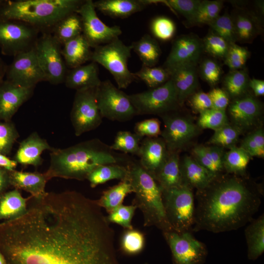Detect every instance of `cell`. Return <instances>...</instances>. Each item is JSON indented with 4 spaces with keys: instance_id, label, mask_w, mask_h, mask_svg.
Listing matches in <instances>:
<instances>
[{
    "instance_id": "d6a6232c",
    "label": "cell",
    "mask_w": 264,
    "mask_h": 264,
    "mask_svg": "<svg viewBox=\"0 0 264 264\" xmlns=\"http://www.w3.org/2000/svg\"><path fill=\"white\" fill-rule=\"evenodd\" d=\"M51 34L63 45L82 34V23L80 15L72 13L61 20L54 27Z\"/></svg>"
},
{
    "instance_id": "ac0fdd59",
    "label": "cell",
    "mask_w": 264,
    "mask_h": 264,
    "mask_svg": "<svg viewBox=\"0 0 264 264\" xmlns=\"http://www.w3.org/2000/svg\"><path fill=\"white\" fill-rule=\"evenodd\" d=\"M262 111L261 102L249 94L234 99L228 105V113L232 124L242 132L255 125Z\"/></svg>"
},
{
    "instance_id": "003e7915",
    "label": "cell",
    "mask_w": 264,
    "mask_h": 264,
    "mask_svg": "<svg viewBox=\"0 0 264 264\" xmlns=\"http://www.w3.org/2000/svg\"><path fill=\"white\" fill-rule=\"evenodd\" d=\"M143 264H148L147 263H143Z\"/></svg>"
},
{
    "instance_id": "d6986e66",
    "label": "cell",
    "mask_w": 264,
    "mask_h": 264,
    "mask_svg": "<svg viewBox=\"0 0 264 264\" xmlns=\"http://www.w3.org/2000/svg\"><path fill=\"white\" fill-rule=\"evenodd\" d=\"M34 88L4 80L0 84V121H11L21 106L32 96Z\"/></svg>"
},
{
    "instance_id": "9c48e42d",
    "label": "cell",
    "mask_w": 264,
    "mask_h": 264,
    "mask_svg": "<svg viewBox=\"0 0 264 264\" xmlns=\"http://www.w3.org/2000/svg\"><path fill=\"white\" fill-rule=\"evenodd\" d=\"M61 46L51 33H42L34 46L45 81L52 85L64 83L67 72Z\"/></svg>"
},
{
    "instance_id": "7bdbcfd3",
    "label": "cell",
    "mask_w": 264,
    "mask_h": 264,
    "mask_svg": "<svg viewBox=\"0 0 264 264\" xmlns=\"http://www.w3.org/2000/svg\"><path fill=\"white\" fill-rule=\"evenodd\" d=\"M229 123L226 110L211 109L199 113L197 125L216 131Z\"/></svg>"
},
{
    "instance_id": "9f6ffc18",
    "label": "cell",
    "mask_w": 264,
    "mask_h": 264,
    "mask_svg": "<svg viewBox=\"0 0 264 264\" xmlns=\"http://www.w3.org/2000/svg\"><path fill=\"white\" fill-rule=\"evenodd\" d=\"M208 93L211 100L213 109L226 110V108L230 103V97L224 89L214 88Z\"/></svg>"
},
{
    "instance_id": "3957f363",
    "label": "cell",
    "mask_w": 264,
    "mask_h": 264,
    "mask_svg": "<svg viewBox=\"0 0 264 264\" xmlns=\"http://www.w3.org/2000/svg\"><path fill=\"white\" fill-rule=\"evenodd\" d=\"M129 159L113 151L98 138L50 151V164L45 174L48 181L54 177L84 180L99 166L127 164Z\"/></svg>"
},
{
    "instance_id": "f546056e",
    "label": "cell",
    "mask_w": 264,
    "mask_h": 264,
    "mask_svg": "<svg viewBox=\"0 0 264 264\" xmlns=\"http://www.w3.org/2000/svg\"><path fill=\"white\" fill-rule=\"evenodd\" d=\"M244 231L247 246V257L256 260L264 252V215L252 219Z\"/></svg>"
},
{
    "instance_id": "f35d334b",
    "label": "cell",
    "mask_w": 264,
    "mask_h": 264,
    "mask_svg": "<svg viewBox=\"0 0 264 264\" xmlns=\"http://www.w3.org/2000/svg\"><path fill=\"white\" fill-rule=\"evenodd\" d=\"M143 138L129 131H120L117 132L110 148L125 154H130L138 156L140 143Z\"/></svg>"
},
{
    "instance_id": "74e56055",
    "label": "cell",
    "mask_w": 264,
    "mask_h": 264,
    "mask_svg": "<svg viewBox=\"0 0 264 264\" xmlns=\"http://www.w3.org/2000/svg\"><path fill=\"white\" fill-rule=\"evenodd\" d=\"M145 246V237L140 231L133 228L125 229L120 241V248L125 255L134 256L140 254Z\"/></svg>"
},
{
    "instance_id": "f6af8a7d",
    "label": "cell",
    "mask_w": 264,
    "mask_h": 264,
    "mask_svg": "<svg viewBox=\"0 0 264 264\" xmlns=\"http://www.w3.org/2000/svg\"><path fill=\"white\" fill-rule=\"evenodd\" d=\"M171 9L182 15L191 24H195L198 9L201 0H169L161 1Z\"/></svg>"
},
{
    "instance_id": "277c9868",
    "label": "cell",
    "mask_w": 264,
    "mask_h": 264,
    "mask_svg": "<svg viewBox=\"0 0 264 264\" xmlns=\"http://www.w3.org/2000/svg\"><path fill=\"white\" fill-rule=\"evenodd\" d=\"M82 0H4L0 6V19L23 22L42 33H51L67 15L75 12Z\"/></svg>"
},
{
    "instance_id": "f1b7e54d",
    "label": "cell",
    "mask_w": 264,
    "mask_h": 264,
    "mask_svg": "<svg viewBox=\"0 0 264 264\" xmlns=\"http://www.w3.org/2000/svg\"><path fill=\"white\" fill-rule=\"evenodd\" d=\"M154 178L162 190L176 187L182 184L179 153H169L166 160Z\"/></svg>"
},
{
    "instance_id": "f5cc1de1",
    "label": "cell",
    "mask_w": 264,
    "mask_h": 264,
    "mask_svg": "<svg viewBox=\"0 0 264 264\" xmlns=\"http://www.w3.org/2000/svg\"><path fill=\"white\" fill-rule=\"evenodd\" d=\"M134 133L142 138L157 137L161 135L160 122L157 118L144 120L135 123Z\"/></svg>"
},
{
    "instance_id": "8992f818",
    "label": "cell",
    "mask_w": 264,
    "mask_h": 264,
    "mask_svg": "<svg viewBox=\"0 0 264 264\" xmlns=\"http://www.w3.org/2000/svg\"><path fill=\"white\" fill-rule=\"evenodd\" d=\"M131 50L130 45L117 38L94 48L91 61L106 68L113 76L118 88L125 89L137 79L128 66Z\"/></svg>"
},
{
    "instance_id": "6125c7cd",
    "label": "cell",
    "mask_w": 264,
    "mask_h": 264,
    "mask_svg": "<svg viewBox=\"0 0 264 264\" xmlns=\"http://www.w3.org/2000/svg\"><path fill=\"white\" fill-rule=\"evenodd\" d=\"M17 162L14 159H11L6 155L0 154V167L9 171L15 170Z\"/></svg>"
},
{
    "instance_id": "be15d7a7",
    "label": "cell",
    "mask_w": 264,
    "mask_h": 264,
    "mask_svg": "<svg viewBox=\"0 0 264 264\" xmlns=\"http://www.w3.org/2000/svg\"><path fill=\"white\" fill-rule=\"evenodd\" d=\"M7 65L0 57V84L4 80Z\"/></svg>"
},
{
    "instance_id": "bcb514c9",
    "label": "cell",
    "mask_w": 264,
    "mask_h": 264,
    "mask_svg": "<svg viewBox=\"0 0 264 264\" xmlns=\"http://www.w3.org/2000/svg\"><path fill=\"white\" fill-rule=\"evenodd\" d=\"M20 135L15 124L11 121H0V154L7 155Z\"/></svg>"
},
{
    "instance_id": "4dcf8cb0",
    "label": "cell",
    "mask_w": 264,
    "mask_h": 264,
    "mask_svg": "<svg viewBox=\"0 0 264 264\" xmlns=\"http://www.w3.org/2000/svg\"><path fill=\"white\" fill-rule=\"evenodd\" d=\"M130 46L139 57L142 66L153 67L158 63L161 54V48L155 39L150 35L145 34Z\"/></svg>"
},
{
    "instance_id": "681fc988",
    "label": "cell",
    "mask_w": 264,
    "mask_h": 264,
    "mask_svg": "<svg viewBox=\"0 0 264 264\" xmlns=\"http://www.w3.org/2000/svg\"><path fill=\"white\" fill-rule=\"evenodd\" d=\"M250 156L264 157V132L262 128H259L246 136L241 146Z\"/></svg>"
},
{
    "instance_id": "d4e9b609",
    "label": "cell",
    "mask_w": 264,
    "mask_h": 264,
    "mask_svg": "<svg viewBox=\"0 0 264 264\" xmlns=\"http://www.w3.org/2000/svg\"><path fill=\"white\" fill-rule=\"evenodd\" d=\"M96 9L114 18L124 19L154 3L149 0H99L93 1Z\"/></svg>"
},
{
    "instance_id": "f907efd6",
    "label": "cell",
    "mask_w": 264,
    "mask_h": 264,
    "mask_svg": "<svg viewBox=\"0 0 264 264\" xmlns=\"http://www.w3.org/2000/svg\"><path fill=\"white\" fill-rule=\"evenodd\" d=\"M249 56L250 52L246 47L233 43L230 44L223 60L230 70H239L244 68Z\"/></svg>"
},
{
    "instance_id": "2e32d148",
    "label": "cell",
    "mask_w": 264,
    "mask_h": 264,
    "mask_svg": "<svg viewBox=\"0 0 264 264\" xmlns=\"http://www.w3.org/2000/svg\"><path fill=\"white\" fill-rule=\"evenodd\" d=\"M5 77L13 84L28 88H35L38 83L45 81L34 47L14 57L12 62L7 66Z\"/></svg>"
},
{
    "instance_id": "44dd1931",
    "label": "cell",
    "mask_w": 264,
    "mask_h": 264,
    "mask_svg": "<svg viewBox=\"0 0 264 264\" xmlns=\"http://www.w3.org/2000/svg\"><path fill=\"white\" fill-rule=\"evenodd\" d=\"M46 139L42 138L36 132H32L20 143L14 156V160L22 166H40L43 159L41 155L45 150L51 151Z\"/></svg>"
},
{
    "instance_id": "816d5d0a",
    "label": "cell",
    "mask_w": 264,
    "mask_h": 264,
    "mask_svg": "<svg viewBox=\"0 0 264 264\" xmlns=\"http://www.w3.org/2000/svg\"><path fill=\"white\" fill-rule=\"evenodd\" d=\"M136 209V207L133 204H122L109 213L106 216L107 220L109 223L119 225L125 229H132V221Z\"/></svg>"
},
{
    "instance_id": "4316f807",
    "label": "cell",
    "mask_w": 264,
    "mask_h": 264,
    "mask_svg": "<svg viewBox=\"0 0 264 264\" xmlns=\"http://www.w3.org/2000/svg\"><path fill=\"white\" fill-rule=\"evenodd\" d=\"M62 53L67 67L73 68L91 60V47L83 34L63 45Z\"/></svg>"
},
{
    "instance_id": "30bf717a",
    "label": "cell",
    "mask_w": 264,
    "mask_h": 264,
    "mask_svg": "<svg viewBox=\"0 0 264 264\" xmlns=\"http://www.w3.org/2000/svg\"><path fill=\"white\" fill-rule=\"evenodd\" d=\"M96 100L103 118L118 122L129 121L136 116L128 95L110 80L102 81L96 88Z\"/></svg>"
},
{
    "instance_id": "e0dca14e",
    "label": "cell",
    "mask_w": 264,
    "mask_h": 264,
    "mask_svg": "<svg viewBox=\"0 0 264 264\" xmlns=\"http://www.w3.org/2000/svg\"><path fill=\"white\" fill-rule=\"evenodd\" d=\"M202 40L196 35H183L173 42L163 67L167 69L183 65H197L203 51Z\"/></svg>"
},
{
    "instance_id": "c3c4849f",
    "label": "cell",
    "mask_w": 264,
    "mask_h": 264,
    "mask_svg": "<svg viewBox=\"0 0 264 264\" xmlns=\"http://www.w3.org/2000/svg\"><path fill=\"white\" fill-rule=\"evenodd\" d=\"M223 5L221 0H201L195 24H208L220 16Z\"/></svg>"
},
{
    "instance_id": "e575fe53",
    "label": "cell",
    "mask_w": 264,
    "mask_h": 264,
    "mask_svg": "<svg viewBox=\"0 0 264 264\" xmlns=\"http://www.w3.org/2000/svg\"><path fill=\"white\" fill-rule=\"evenodd\" d=\"M237 41L250 43L260 32L258 19L245 12H239L232 16Z\"/></svg>"
},
{
    "instance_id": "7a4b0ae2",
    "label": "cell",
    "mask_w": 264,
    "mask_h": 264,
    "mask_svg": "<svg viewBox=\"0 0 264 264\" xmlns=\"http://www.w3.org/2000/svg\"><path fill=\"white\" fill-rule=\"evenodd\" d=\"M237 176L221 175L205 188L197 190L193 231H230L253 219L261 204V193Z\"/></svg>"
},
{
    "instance_id": "91938a15",
    "label": "cell",
    "mask_w": 264,
    "mask_h": 264,
    "mask_svg": "<svg viewBox=\"0 0 264 264\" xmlns=\"http://www.w3.org/2000/svg\"><path fill=\"white\" fill-rule=\"evenodd\" d=\"M10 186V171L0 167V196Z\"/></svg>"
},
{
    "instance_id": "ba28073f",
    "label": "cell",
    "mask_w": 264,
    "mask_h": 264,
    "mask_svg": "<svg viewBox=\"0 0 264 264\" xmlns=\"http://www.w3.org/2000/svg\"><path fill=\"white\" fill-rule=\"evenodd\" d=\"M136 116L161 115L176 110L179 105L176 92L170 79L163 85L143 92L128 95Z\"/></svg>"
},
{
    "instance_id": "680465c9",
    "label": "cell",
    "mask_w": 264,
    "mask_h": 264,
    "mask_svg": "<svg viewBox=\"0 0 264 264\" xmlns=\"http://www.w3.org/2000/svg\"><path fill=\"white\" fill-rule=\"evenodd\" d=\"M207 147L217 172L219 175L221 176V173L224 170L223 162L225 153L223 148L214 145Z\"/></svg>"
},
{
    "instance_id": "5b68a950",
    "label": "cell",
    "mask_w": 264,
    "mask_h": 264,
    "mask_svg": "<svg viewBox=\"0 0 264 264\" xmlns=\"http://www.w3.org/2000/svg\"><path fill=\"white\" fill-rule=\"evenodd\" d=\"M126 166L135 195L132 204L142 212L144 226H155L162 232L173 230L166 218L161 187L138 161L130 159Z\"/></svg>"
},
{
    "instance_id": "7402d4cb",
    "label": "cell",
    "mask_w": 264,
    "mask_h": 264,
    "mask_svg": "<svg viewBox=\"0 0 264 264\" xmlns=\"http://www.w3.org/2000/svg\"><path fill=\"white\" fill-rule=\"evenodd\" d=\"M167 70L175 88L179 105L181 106L188 97L196 92L198 87L197 65H183Z\"/></svg>"
},
{
    "instance_id": "d590c367",
    "label": "cell",
    "mask_w": 264,
    "mask_h": 264,
    "mask_svg": "<svg viewBox=\"0 0 264 264\" xmlns=\"http://www.w3.org/2000/svg\"><path fill=\"white\" fill-rule=\"evenodd\" d=\"M249 80L246 69L230 70L223 80L224 90L233 99L239 98L246 94Z\"/></svg>"
},
{
    "instance_id": "8d00e7d4",
    "label": "cell",
    "mask_w": 264,
    "mask_h": 264,
    "mask_svg": "<svg viewBox=\"0 0 264 264\" xmlns=\"http://www.w3.org/2000/svg\"><path fill=\"white\" fill-rule=\"evenodd\" d=\"M250 157L240 147L233 146L224 153L223 162L224 170L228 174L242 176Z\"/></svg>"
},
{
    "instance_id": "ee69618b",
    "label": "cell",
    "mask_w": 264,
    "mask_h": 264,
    "mask_svg": "<svg viewBox=\"0 0 264 264\" xmlns=\"http://www.w3.org/2000/svg\"><path fill=\"white\" fill-rule=\"evenodd\" d=\"M203 50L215 58L224 59L230 44L212 31L202 40Z\"/></svg>"
},
{
    "instance_id": "60d3db41",
    "label": "cell",
    "mask_w": 264,
    "mask_h": 264,
    "mask_svg": "<svg viewBox=\"0 0 264 264\" xmlns=\"http://www.w3.org/2000/svg\"><path fill=\"white\" fill-rule=\"evenodd\" d=\"M242 131L233 124L229 123L215 131L209 141V144L222 148L235 146Z\"/></svg>"
},
{
    "instance_id": "94428289",
    "label": "cell",
    "mask_w": 264,
    "mask_h": 264,
    "mask_svg": "<svg viewBox=\"0 0 264 264\" xmlns=\"http://www.w3.org/2000/svg\"><path fill=\"white\" fill-rule=\"evenodd\" d=\"M248 87L253 90L256 97L264 96V80L256 78L249 79Z\"/></svg>"
},
{
    "instance_id": "83f0119b",
    "label": "cell",
    "mask_w": 264,
    "mask_h": 264,
    "mask_svg": "<svg viewBox=\"0 0 264 264\" xmlns=\"http://www.w3.org/2000/svg\"><path fill=\"white\" fill-rule=\"evenodd\" d=\"M28 200L16 189L2 194L0 196V221L11 220L22 216L27 210Z\"/></svg>"
},
{
    "instance_id": "db71d44e",
    "label": "cell",
    "mask_w": 264,
    "mask_h": 264,
    "mask_svg": "<svg viewBox=\"0 0 264 264\" xmlns=\"http://www.w3.org/2000/svg\"><path fill=\"white\" fill-rule=\"evenodd\" d=\"M200 74L203 79L210 85L214 86L220 80L221 69L216 61L206 59L201 64Z\"/></svg>"
},
{
    "instance_id": "5bb4252c",
    "label": "cell",
    "mask_w": 264,
    "mask_h": 264,
    "mask_svg": "<svg viewBox=\"0 0 264 264\" xmlns=\"http://www.w3.org/2000/svg\"><path fill=\"white\" fill-rule=\"evenodd\" d=\"M76 12L81 18L82 34L92 48L108 44L122 34L120 26H110L99 18L92 0H84Z\"/></svg>"
},
{
    "instance_id": "603a6c76",
    "label": "cell",
    "mask_w": 264,
    "mask_h": 264,
    "mask_svg": "<svg viewBox=\"0 0 264 264\" xmlns=\"http://www.w3.org/2000/svg\"><path fill=\"white\" fill-rule=\"evenodd\" d=\"M180 169L182 184L197 190L205 188L217 177L193 157L188 156L180 161Z\"/></svg>"
},
{
    "instance_id": "03108f58",
    "label": "cell",
    "mask_w": 264,
    "mask_h": 264,
    "mask_svg": "<svg viewBox=\"0 0 264 264\" xmlns=\"http://www.w3.org/2000/svg\"><path fill=\"white\" fill-rule=\"evenodd\" d=\"M4 1V0H0V6L3 4Z\"/></svg>"
},
{
    "instance_id": "ab89813d",
    "label": "cell",
    "mask_w": 264,
    "mask_h": 264,
    "mask_svg": "<svg viewBox=\"0 0 264 264\" xmlns=\"http://www.w3.org/2000/svg\"><path fill=\"white\" fill-rule=\"evenodd\" d=\"M137 78L143 81L151 88L159 87L170 78L168 70L164 67H149L142 66L141 69L134 73Z\"/></svg>"
},
{
    "instance_id": "8fae6325",
    "label": "cell",
    "mask_w": 264,
    "mask_h": 264,
    "mask_svg": "<svg viewBox=\"0 0 264 264\" xmlns=\"http://www.w3.org/2000/svg\"><path fill=\"white\" fill-rule=\"evenodd\" d=\"M40 32L23 22L0 19V49L4 55L14 57L32 49Z\"/></svg>"
},
{
    "instance_id": "836d02e7",
    "label": "cell",
    "mask_w": 264,
    "mask_h": 264,
    "mask_svg": "<svg viewBox=\"0 0 264 264\" xmlns=\"http://www.w3.org/2000/svg\"><path fill=\"white\" fill-rule=\"evenodd\" d=\"M131 193H133V189L130 182L122 180L104 191L96 202L109 213L122 205L126 196Z\"/></svg>"
},
{
    "instance_id": "1f68e13d",
    "label": "cell",
    "mask_w": 264,
    "mask_h": 264,
    "mask_svg": "<svg viewBox=\"0 0 264 264\" xmlns=\"http://www.w3.org/2000/svg\"><path fill=\"white\" fill-rule=\"evenodd\" d=\"M128 169L126 165L108 164L98 166L88 175L87 179L91 188L113 179L128 180Z\"/></svg>"
},
{
    "instance_id": "484cf974",
    "label": "cell",
    "mask_w": 264,
    "mask_h": 264,
    "mask_svg": "<svg viewBox=\"0 0 264 264\" xmlns=\"http://www.w3.org/2000/svg\"><path fill=\"white\" fill-rule=\"evenodd\" d=\"M11 186L17 190L29 193L34 198L44 196L45 185L48 180L44 173L14 170L10 171Z\"/></svg>"
},
{
    "instance_id": "52a82bcc",
    "label": "cell",
    "mask_w": 264,
    "mask_h": 264,
    "mask_svg": "<svg viewBox=\"0 0 264 264\" xmlns=\"http://www.w3.org/2000/svg\"><path fill=\"white\" fill-rule=\"evenodd\" d=\"M162 198L166 218L172 229L177 232L191 231L195 209L193 189L182 184L162 190Z\"/></svg>"
},
{
    "instance_id": "9a60e30c",
    "label": "cell",
    "mask_w": 264,
    "mask_h": 264,
    "mask_svg": "<svg viewBox=\"0 0 264 264\" xmlns=\"http://www.w3.org/2000/svg\"><path fill=\"white\" fill-rule=\"evenodd\" d=\"M176 110L160 115L164 122L161 135L169 153H179L198 132V127L191 119Z\"/></svg>"
},
{
    "instance_id": "6f0895ef",
    "label": "cell",
    "mask_w": 264,
    "mask_h": 264,
    "mask_svg": "<svg viewBox=\"0 0 264 264\" xmlns=\"http://www.w3.org/2000/svg\"><path fill=\"white\" fill-rule=\"evenodd\" d=\"M190 104L193 109L199 113L213 108L208 93L203 91L195 92L192 95Z\"/></svg>"
},
{
    "instance_id": "e7e4bbea",
    "label": "cell",
    "mask_w": 264,
    "mask_h": 264,
    "mask_svg": "<svg viewBox=\"0 0 264 264\" xmlns=\"http://www.w3.org/2000/svg\"><path fill=\"white\" fill-rule=\"evenodd\" d=\"M0 264H6L4 256L0 251Z\"/></svg>"
},
{
    "instance_id": "11a10c76",
    "label": "cell",
    "mask_w": 264,
    "mask_h": 264,
    "mask_svg": "<svg viewBox=\"0 0 264 264\" xmlns=\"http://www.w3.org/2000/svg\"><path fill=\"white\" fill-rule=\"evenodd\" d=\"M193 158L216 177L220 176L214 165L207 146L198 145L193 150Z\"/></svg>"
},
{
    "instance_id": "b9f144b4",
    "label": "cell",
    "mask_w": 264,
    "mask_h": 264,
    "mask_svg": "<svg viewBox=\"0 0 264 264\" xmlns=\"http://www.w3.org/2000/svg\"><path fill=\"white\" fill-rule=\"evenodd\" d=\"M208 25L211 27V31L224 39L229 44L236 43L237 41L232 16L227 12L220 15Z\"/></svg>"
},
{
    "instance_id": "4fadbf2b",
    "label": "cell",
    "mask_w": 264,
    "mask_h": 264,
    "mask_svg": "<svg viewBox=\"0 0 264 264\" xmlns=\"http://www.w3.org/2000/svg\"><path fill=\"white\" fill-rule=\"evenodd\" d=\"M162 233L170 249L173 264H203L206 261V246L196 239L191 231L169 230Z\"/></svg>"
},
{
    "instance_id": "7c38bea8",
    "label": "cell",
    "mask_w": 264,
    "mask_h": 264,
    "mask_svg": "<svg viewBox=\"0 0 264 264\" xmlns=\"http://www.w3.org/2000/svg\"><path fill=\"white\" fill-rule=\"evenodd\" d=\"M96 88L76 90L70 112V120L76 136L94 130L103 117L96 100Z\"/></svg>"
},
{
    "instance_id": "cb8c5ba5",
    "label": "cell",
    "mask_w": 264,
    "mask_h": 264,
    "mask_svg": "<svg viewBox=\"0 0 264 264\" xmlns=\"http://www.w3.org/2000/svg\"><path fill=\"white\" fill-rule=\"evenodd\" d=\"M98 64L94 62L71 68L67 72L64 83L76 90L97 88L101 83Z\"/></svg>"
},
{
    "instance_id": "7dc6e473",
    "label": "cell",
    "mask_w": 264,
    "mask_h": 264,
    "mask_svg": "<svg viewBox=\"0 0 264 264\" xmlns=\"http://www.w3.org/2000/svg\"><path fill=\"white\" fill-rule=\"evenodd\" d=\"M150 29L155 38L162 41H168L174 37L176 26L174 21L169 18L159 16L152 20Z\"/></svg>"
},
{
    "instance_id": "ffe728a7",
    "label": "cell",
    "mask_w": 264,
    "mask_h": 264,
    "mask_svg": "<svg viewBox=\"0 0 264 264\" xmlns=\"http://www.w3.org/2000/svg\"><path fill=\"white\" fill-rule=\"evenodd\" d=\"M169 154L162 137H145L140 143L138 161L142 167L154 178Z\"/></svg>"
},
{
    "instance_id": "6da1fadb",
    "label": "cell",
    "mask_w": 264,
    "mask_h": 264,
    "mask_svg": "<svg viewBox=\"0 0 264 264\" xmlns=\"http://www.w3.org/2000/svg\"><path fill=\"white\" fill-rule=\"evenodd\" d=\"M28 202L22 216L0 222L6 264H119L114 232L96 200L66 191Z\"/></svg>"
}]
</instances>
